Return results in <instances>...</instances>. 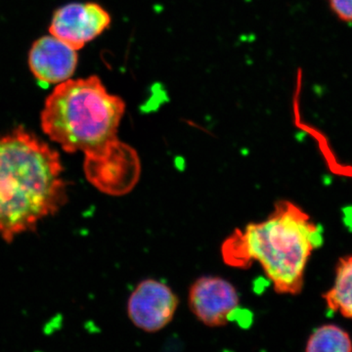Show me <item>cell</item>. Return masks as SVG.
I'll list each match as a JSON object with an SVG mask.
<instances>
[{
	"mask_svg": "<svg viewBox=\"0 0 352 352\" xmlns=\"http://www.w3.org/2000/svg\"><path fill=\"white\" fill-rule=\"evenodd\" d=\"M110 14L94 2L69 3L58 9L51 20L50 32L80 50L110 27Z\"/></svg>",
	"mask_w": 352,
	"mask_h": 352,
	"instance_id": "8992f818",
	"label": "cell"
},
{
	"mask_svg": "<svg viewBox=\"0 0 352 352\" xmlns=\"http://www.w3.org/2000/svg\"><path fill=\"white\" fill-rule=\"evenodd\" d=\"M188 305L204 325L223 327L240 310V296L233 284L219 276H203L191 285Z\"/></svg>",
	"mask_w": 352,
	"mask_h": 352,
	"instance_id": "277c9868",
	"label": "cell"
},
{
	"mask_svg": "<svg viewBox=\"0 0 352 352\" xmlns=\"http://www.w3.org/2000/svg\"><path fill=\"white\" fill-rule=\"evenodd\" d=\"M59 153L23 127L0 133V237L34 231L67 201Z\"/></svg>",
	"mask_w": 352,
	"mask_h": 352,
	"instance_id": "7a4b0ae2",
	"label": "cell"
},
{
	"mask_svg": "<svg viewBox=\"0 0 352 352\" xmlns=\"http://www.w3.org/2000/svg\"><path fill=\"white\" fill-rule=\"evenodd\" d=\"M328 3L340 21L352 24V0H328Z\"/></svg>",
	"mask_w": 352,
	"mask_h": 352,
	"instance_id": "30bf717a",
	"label": "cell"
},
{
	"mask_svg": "<svg viewBox=\"0 0 352 352\" xmlns=\"http://www.w3.org/2000/svg\"><path fill=\"white\" fill-rule=\"evenodd\" d=\"M78 63V50L52 34L38 38L29 53L30 69L43 85H59L69 80Z\"/></svg>",
	"mask_w": 352,
	"mask_h": 352,
	"instance_id": "52a82bcc",
	"label": "cell"
},
{
	"mask_svg": "<svg viewBox=\"0 0 352 352\" xmlns=\"http://www.w3.org/2000/svg\"><path fill=\"white\" fill-rule=\"evenodd\" d=\"M307 352H351L352 340L346 331L339 326L323 325L310 335L305 347Z\"/></svg>",
	"mask_w": 352,
	"mask_h": 352,
	"instance_id": "9c48e42d",
	"label": "cell"
},
{
	"mask_svg": "<svg viewBox=\"0 0 352 352\" xmlns=\"http://www.w3.org/2000/svg\"><path fill=\"white\" fill-rule=\"evenodd\" d=\"M321 244L320 226L295 203L281 200L263 221L235 229L222 244L221 256L240 270L258 263L276 293L296 296L310 256Z\"/></svg>",
	"mask_w": 352,
	"mask_h": 352,
	"instance_id": "3957f363",
	"label": "cell"
},
{
	"mask_svg": "<svg viewBox=\"0 0 352 352\" xmlns=\"http://www.w3.org/2000/svg\"><path fill=\"white\" fill-rule=\"evenodd\" d=\"M126 104L96 76L59 83L41 113L44 133L67 153L85 155L88 180L119 177L140 166L136 152L119 139Z\"/></svg>",
	"mask_w": 352,
	"mask_h": 352,
	"instance_id": "6da1fadb",
	"label": "cell"
},
{
	"mask_svg": "<svg viewBox=\"0 0 352 352\" xmlns=\"http://www.w3.org/2000/svg\"><path fill=\"white\" fill-rule=\"evenodd\" d=\"M329 309L352 319V256L340 259L333 285L323 295Z\"/></svg>",
	"mask_w": 352,
	"mask_h": 352,
	"instance_id": "ba28073f",
	"label": "cell"
},
{
	"mask_svg": "<svg viewBox=\"0 0 352 352\" xmlns=\"http://www.w3.org/2000/svg\"><path fill=\"white\" fill-rule=\"evenodd\" d=\"M177 296L168 285L155 279L140 282L127 300V316L136 328L157 333L173 321L177 310Z\"/></svg>",
	"mask_w": 352,
	"mask_h": 352,
	"instance_id": "5b68a950",
	"label": "cell"
}]
</instances>
